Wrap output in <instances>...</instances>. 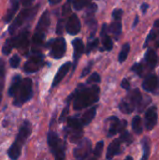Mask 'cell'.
I'll use <instances>...</instances> for the list:
<instances>
[{"mask_svg": "<svg viewBox=\"0 0 159 160\" xmlns=\"http://www.w3.org/2000/svg\"><path fill=\"white\" fill-rule=\"evenodd\" d=\"M100 36H101L102 44H103L104 49H105L106 51H111V50L112 49L113 43H112V40L111 37H110V36L108 35V33H107V24H103L102 29H101Z\"/></svg>", "mask_w": 159, "mask_h": 160, "instance_id": "ac0fdd59", "label": "cell"}, {"mask_svg": "<svg viewBox=\"0 0 159 160\" xmlns=\"http://www.w3.org/2000/svg\"><path fill=\"white\" fill-rule=\"evenodd\" d=\"M119 109L120 111L123 112V113H126V114H130L132 113V112L135 110V108L128 102L127 99H123L120 104H119Z\"/></svg>", "mask_w": 159, "mask_h": 160, "instance_id": "d4e9b609", "label": "cell"}, {"mask_svg": "<svg viewBox=\"0 0 159 160\" xmlns=\"http://www.w3.org/2000/svg\"><path fill=\"white\" fill-rule=\"evenodd\" d=\"M29 46V32L28 30H24L18 34L17 36L7 39L3 46V53L9 54L12 49L17 48L22 51H26Z\"/></svg>", "mask_w": 159, "mask_h": 160, "instance_id": "277c9868", "label": "cell"}, {"mask_svg": "<svg viewBox=\"0 0 159 160\" xmlns=\"http://www.w3.org/2000/svg\"><path fill=\"white\" fill-rule=\"evenodd\" d=\"M139 21H140V19H139V16H136V17H135V20H134V22H133V24H132V27H133V28L137 26V24H138Z\"/></svg>", "mask_w": 159, "mask_h": 160, "instance_id": "f6af8a7d", "label": "cell"}, {"mask_svg": "<svg viewBox=\"0 0 159 160\" xmlns=\"http://www.w3.org/2000/svg\"><path fill=\"white\" fill-rule=\"evenodd\" d=\"M97 45H98V39H95L91 42L88 43L87 45V49H86V53H90V52H92L94 49L97 48Z\"/></svg>", "mask_w": 159, "mask_h": 160, "instance_id": "8d00e7d4", "label": "cell"}, {"mask_svg": "<svg viewBox=\"0 0 159 160\" xmlns=\"http://www.w3.org/2000/svg\"><path fill=\"white\" fill-rule=\"evenodd\" d=\"M66 29L70 35H77L81 31V22L79 17L76 14H72L67 22Z\"/></svg>", "mask_w": 159, "mask_h": 160, "instance_id": "5bb4252c", "label": "cell"}, {"mask_svg": "<svg viewBox=\"0 0 159 160\" xmlns=\"http://www.w3.org/2000/svg\"><path fill=\"white\" fill-rule=\"evenodd\" d=\"M123 14H124V11L121 8H116L112 12V17H113V19L115 21H120L122 16H123Z\"/></svg>", "mask_w": 159, "mask_h": 160, "instance_id": "74e56055", "label": "cell"}, {"mask_svg": "<svg viewBox=\"0 0 159 160\" xmlns=\"http://www.w3.org/2000/svg\"><path fill=\"white\" fill-rule=\"evenodd\" d=\"M145 62H146V66L148 67L149 69H154L157 66V55L156 53V52L152 49H149L146 53H145Z\"/></svg>", "mask_w": 159, "mask_h": 160, "instance_id": "d6986e66", "label": "cell"}, {"mask_svg": "<svg viewBox=\"0 0 159 160\" xmlns=\"http://www.w3.org/2000/svg\"><path fill=\"white\" fill-rule=\"evenodd\" d=\"M131 71L135 72L139 76H142L143 75V71H144V67H143V65L142 63H136V64H134L132 66Z\"/></svg>", "mask_w": 159, "mask_h": 160, "instance_id": "1f68e13d", "label": "cell"}, {"mask_svg": "<svg viewBox=\"0 0 159 160\" xmlns=\"http://www.w3.org/2000/svg\"><path fill=\"white\" fill-rule=\"evenodd\" d=\"M132 129L134 132L138 135L142 133V119L139 115H136L133 120H132Z\"/></svg>", "mask_w": 159, "mask_h": 160, "instance_id": "484cf974", "label": "cell"}, {"mask_svg": "<svg viewBox=\"0 0 159 160\" xmlns=\"http://www.w3.org/2000/svg\"><path fill=\"white\" fill-rule=\"evenodd\" d=\"M30 134H31V126H30L29 122L25 121L23 123V125L22 126V128H20L19 133L15 139V142L12 143L9 150L7 151L8 157L11 159L19 158L20 155L22 153V148L23 144L25 143V142L28 139Z\"/></svg>", "mask_w": 159, "mask_h": 160, "instance_id": "3957f363", "label": "cell"}, {"mask_svg": "<svg viewBox=\"0 0 159 160\" xmlns=\"http://www.w3.org/2000/svg\"><path fill=\"white\" fill-rule=\"evenodd\" d=\"M92 152V142L89 139L82 140L77 147L74 149L73 155L77 159H85L87 158Z\"/></svg>", "mask_w": 159, "mask_h": 160, "instance_id": "9c48e42d", "label": "cell"}, {"mask_svg": "<svg viewBox=\"0 0 159 160\" xmlns=\"http://www.w3.org/2000/svg\"><path fill=\"white\" fill-rule=\"evenodd\" d=\"M97 82H100V76L98 73L95 72L87 80V83H97Z\"/></svg>", "mask_w": 159, "mask_h": 160, "instance_id": "d590c367", "label": "cell"}, {"mask_svg": "<svg viewBox=\"0 0 159 160\" xmlns=\"http://www.w3.org/2000/svg\"><path fill=\"white\" fill-rule=\"evenodd\" d=\"M96 113H97V107H93V108L89 109V110L82 115V117L80 118V121H81V124L82 125V127L87 126L88 124H90L91 121L95 118Z\"/></svg>", "mask_w": 159, "mask_h": 160, "instance_id": "44dd1931", "label": "cell"}, {"mask_svg": "<svg viewBox=\"0 0 159 160\" xmlns=\"http://www.w3.org/2000/svg\"><path fill=\"white\" fill-rule=\"evenodd\" d=\"M120 148H121V141H120V139L114 140L112 142H111V144L108 147L106 158L107 159H112L116 155H119L121 153V149Z\"/></svg>", "mask_w": 159, "mask_h": 160, "instance_id": "e0dca14e", "label": "cell"}, {"mask_svg": "<svg viewBox=\"0 0 159 160\" xmlns=\"http://www.w3.org/2000/svg\"><path fill=\"white\" fill-rule=\"evenodd\" d=\"M91 3V0H74L73 1V8L76 10H81L83 8L87 7Z\"/></svg>", "mask_w": 159, "mask_h": 160, "instance_id": "f546056e", "label": "cell"}, {"mask_svg": "<svg viewBox=\"0 0 159 160\" xmlns=\"http://www.w3.org/2000/svg\"><path fill=\"white\" fill-rule=\"evenodd\" d=\"M100 89L97 85H92L90 87H85L83 84H80L75 92L70 96L74 97L73 107L75 110H82L87 108L92 104L97 102L99 99Z\"/></svg>", "mask_w": 159, "mask_h": 160, "instance_id": "6da1fadb", "label": "cell"}, {"mask_svg": "<svg viewBox=\"0 0 159 160\" xmlns=\"http://www.w3.org/2000/svg\"><path fill=\"white\" fill-rule=\"evenodd\" d=\"M18 91H19V93H16L17 98L14 101V105L20 107L22 104H24L25 102H27L32 97V81H31V79L25 78L23 81H22L21 84L18 88Z\"/></svg>", "mask_w": 159, "mask_h": 160, "instance_id": "8992f818", "label": "cell"}, {"mask_svg": "<svg viewBox=\"0 0 159 160\" xmlns=\"http://www.w3.org/2000/svg\"><path fill=\"white\" fill-rule=\"evenodd\" d=\"M5 84V63L3 59H0V102L2 99V92Z\"/></svg>", "mask_w": 159, "mask_h": 160, "instance_id": "83f0119b", "label": "cell"}, {"mask_svg": "<svg viewBox=\"0 0 159 160\" xmlns=\"http://www.w3.org/2000/svg\"><path fill=\"white\" fill-rule=\"evenodd\" d=\"M126 158H127V159H131V160H133V158H132V157H127Z\"/></svg>", "mask_w": 159, "mask_h": 160, "instance_id": "c3c4849f", "label": "cell"}, {"mask_svg": "<svg viewBox=\"0 0 159 160\" xmlns=\"http://www.w3.org/2000/svg\"><path fill=\"white\" fill-rule=\"evenodd\" d=\"M72 45L74 48V63H73V69L76 68V65L80 59V57L82 56V54L84 52V45L82 39L80 38H76L72 41Z\"/></svg>", "mask_w": 159, "mask_h": 160, "instance_id": "9a60e30c", "label": "cell"}, {"mask_svg": "<svg viewBox=\"0 0 159 160\" xmlns=\"http://www.w3.org/2000/svg\"><path fill=\"white\" fill-rule=\"evenodd\" d=\"M129 52H130V45H129V43L124 44V46H123V48H122V50H121V52L119 53V57H118V60H119L120 63H123V62H125L127 60Z\"/></svg>", "mask_w": 159, "mask_h": 160, "instance_id": "f1b7e54d", "label": "cell"}, {"mask_svg": "<svg viewBox=\"0 0 159 160\" xmlns=\"http://www.w3.org/2000/svg\"><path fill=\"white\" fill-rule=\"evenodd\" d=\"M92 66H93V62H90V63L88 64V66H87L86 68H84V69H83V71H82V77H84V76H86V75H87V74L90 72Z\"/></svg>", "mask_w": 159, "mask_h": 160, "instance_id": "60d3db41", "label": "cell"}, {"mask_svg": "<svg viewBox=\"0 0 159 160\" xmlns=\"http://www.w3.org/2000/svg\"><path fill=\"white\" fill-rule=\"evenodd\" d=\"M49 25H50V12L45 11L41 15L38 21V23L36 27L34 36L32 38V52H38L40 47L43 44L45 33L47 32Z\"/></svg>", "mask_w": 159, "mask_h": 160, "instance_id": "7a4b0ae2", "label": "cell"}, {"mask_svg": "<svg viewBox=\"0 0 159 160\" xmlns=\"http://www.w3.org/2000/svg\"><path fill=\"white\" fill-rule=\"evenodd\" d=\"M109 121H111V126L109 128V132H108V137H112L115 134H117L118 132H122L125 130V128L127 126V122L126 120H122L120 121L117 117L115 116H112L108 119Z\"/></svg>", "mask_w": 159, "mask_h": 160, "instance_id": "4fadbf2b", "label": "cell"}, {"mask_svg": "<svg viewBox=\"0 0 159 160\" xmlns=\"http://www.w3.org/2000/svg\"><path fill=\"white\" fill-rule=\"evenodd\" d=\"M103 147H104V142H99L97 143V146L94 150V156L96 158H98L101 157L102 151H103Z\"/></svg>", "mask_w": 159, "mask_h": 160, "instance_id": "d6a6232c", "label": "cell"}, {"mask_svg": "<svg viewBox=\"0 0 159 160\" xmlns=\"http://www.w3.org/2000/svg\"><path fill=\"white\" fill-rule=\"evenodd\" d=\"M67 134H68V138L72 142H78L82 135H83V131L82 130V128H68V130H67Z\"/></svg>", "mask_w": 159, "mask_h": 160, "instance_id": "7402d4cb", "label": "cell"}, {"mask_svg": "<svg viewBox=\"0 0 159 160\" xmlns=\"http://www.w3.org/2000/svg\"><path fill=\"white\" fill-rule=\"evenodd\" d=\"M48 144L55 159L63 160L65 158V145L55 132L49 131Z\"/></svg>", "mask_w": 159, "mask_h": 160, "instance_id": "5b68a950", "label": "cell"}, {"mask_svg": "<svg viewBox=\"0 0 159 160\" xmlns=\"http://www.w3.org/2000/svg\"><path fill=\"white\" fill-rule=\"evenodd\" d=\"M97 8V6L96 4H91V6L88 7L87 12H86V17H87L86 19L87 20H92V18H93V16H94Z\"/></svg>", "mask_w": 159, "mask_h": 160, "instance_id": "836d02e7", "label": "cell"}, {"mask_svg": "<svg viewBox=\"0 0 159 160\" xmlns=\"http://www.w3.org/2000/svg\"><path fill=\"white\" fill-rule=\"evenodd\" d=\"M70 66H71V63H70V62H66L64 65H62V66L59 68V69H58V71H57V73H56V75H55V77H54V79H53L52 87H55L56 85H58V83L64 79V77H65V76L67 74V72L69 71Z\"/></svg>", "mask_w": 159, "mask_h": 160, "instance_id": "2e32d148", "label": "cell"}, {"mask_svg": "<svg viewBox=\"0 0 159 160\" xmlns=\"http://www.w3.org/2000/svg\"><path fill=\"white\" fill-rule=\"evenodd\" d=\"M35 0H21V3L24 6V7H29L32 5V3L34 2Z\"/></svg>", "mask_w": 159, "mask_h": 160, "instance_id": "b9f144b4", "label": "cell"}, {"mask_svg": "<svg viewBox=\"0 0 159 160\" xmlns=\"http://www.w3.org/2000/svg\"><path fill=\"white\" fill-rule=\"evenodd\" d=\"M154 25H155V27H159V19H157V20H156V21H155Z\"/></svg>", "mask_w": 159, "mask_h": 160, "instance_id": "7dc6e473", "label": "cell"}, {"mask_svg": "<svg viewBox=\"0 0 159 160\" xmlns=\"http://www.w3.org/2000/svg\"><path fill=\"white\" fill-rule=\"evenodd\" d=\"M142 88L146 92L159 94V78L156 74L148 75L142 82Z\"/></svg>", "mask_w": 159, "mask_h": 160, "instance_id": "7c38bea8", "label": "cell"}, {"mask_svg": "<svg viewBox=\"0 0 159 160\" xmlns=\"http://www.w3.org/2000/svg\"><path fill=\"white\" fill-rule=\"evenodd\" d=\"M157 108L156 106L150 107L146 112H145V116H144V124H145V128L148 131H151L157 124Z\"/></svg>", "mask_w": 159, "mask_h": 160, "instance_id": "8fae6325", "label": "cell"}, {"mask_svg": "<svg viewBox=\"0 0 159 160\" xmlns=\"http://www.w3.org/2000/svg\"><path fill=\"white\" fill-rule=\"evenodd\" d=\"M148 8H149V5H148L147 3H143V4H142V6H141V9H142V13H143V14H145V13H146V11H147Z\"/></svg>", "mask_w": 159, "mask_h": 160, "instance_id": "7bdbcfd3", "label": "cell"}, {"mask_svg": "<svg viewBox=\"0 0 159 160\" xmlns=\"http://www.w3.org/2000/svg\"><path fill=\"white\" fill-rule=\"evenodd\" d=\"M21 82H22V79H21V76L20 75H17L13 78L12 80V82H11V85L8 89V96L10 97H14L15 94L17 93L18 91V88L21 84Z\"/></svg>", "mask_w": 159, "mask_h": 160, "instance_id": "603a6c76", "label": "cell"}, {"mask_svg": "<svg viewBox=\"0 0 159 160\" xmlns=\"http://www.w3.org/2000/svg\"><path fill=\"white\" fill-rule=\"evenodd\" d=\"M61 1H62V0H49V2H50L51 5H56V4L60 3Z\"/></svg>", "mask_w": 159, "mask_h": 160, "instance_id": "bcb514c9", "label": "cell"}, {"mask_svg": "<svg viewBox=\"0 0 159 160\" xmlns=\"http://www.w3.org/2000/svg\"><path fill=\"white\" fill-rule=\"evenodd\" d=\"M121 87L122 88H124L125 90H130V82H129V81L127 80V79H124L123 81H122V82H121Z\"/></svg>", "mask_w": 159, "mask_h": 160, "instance_id": "ab89813d", "label": "cell"}, {"mask_svg": "<svg viewBox=\"0 0 159 160\" xmlns=\"http://www.w3.org/2000/svg\"><path fill=\"white\" fill-rule=\"evenodd\" d=\"M62 26H63V21H59V22H58V24H57V29H56L57 34H61V33H62V31H63Z\"/></svg>", "mask_w": 159, "mask_h": 160, "instance_id": "ee69618b", "label": "cell"}, {"mask_svg": "<svg viewBox=\"0 0 159 160\" xmlns=\"http://www.w3.org/2000/svg\"><path fill=\"white\" fill-rule=\"evenodd\" d=\"M51 56L55 58V59H59L62 58L66 52V49H67V44H66V40L63 38H58L55 39H52L51 42Z\"/></svg>", "mask_w": 159, "mask_h": 160, "instance_id": "30bf717a", "label": "cell"}, {"mask_svg": "<svg viewBox=\"0 0 159 160\" xmlns=\"http://www.w3.org/2000/svg\"><path fill=\"white\" fill-rule=\"evenodd\" d=\"M120 141L121 142H125L127 145H129L133 142V138L128 131H124L120 136Z\"/></svg>", "mask_w": 159, "mask_h": 160, "instance_id": "4dcf8cb0", "label": "cell"}, {"mask_svg": "<svg viewBox=\"0 0 159 160\" xmlns=\"http://www.w3.org/2000/svg\"><path fill=\"white\" fill-rule=\"evenodd\" d=\"M37 8H38V6H35L34 8H25V9L22 10L19 13V15L16 17V19L14 20L12 24L9 26V28H8L9 34H14L19 29V27H21L25 22H27L32 17H34L37 11Z\"/></svg>", "mask_w": 159, "mask_h": 160, "instance_id": "52a82bcc", "label": "cell"}, {"mask_svg": "<svg viewBox=\"0 0 159 160\" xmlns=\"http://www.w3.org/2000/svg\"><path fill=\"white\" fill-rule=\"evenodd\" d=\"M20 61H21L20 56H18V55H13V56L10 58V61H9L10 67H11V68H18V67H19V65H20Z\"/></svg>", "mask_w": 159, "mask_h": 160, "instance_id": "e575fe53", "label": "cell"}, {"mask_svg": "<svg viewBox=\"0 0 159 160\" xmlns=\"http://www.w3.org/2000/svg\"><path fill=\"white\" fill-rule=\"evenodd\" d=\"M157 46L159 48V38H158V40H157Z\"/></svg>", "mask_w": 159, "mask_h": 160, "instance_id": "681fc988", "label": "cell"}, {"mask_svg": "<svg viewBox=\"0 0 159 160\" xmlns=\"http://www.w3.org/2000/svg\"><path fill=\"white\" fill-rule=\"evenodd\" d=\"M109 31L112 34H113L115 38H118L119 36L122 33V23H121V22L120 21H115L114 22H112L109 27Z\"/></svg>", "mask_w": 159, "mask_h": 160, "instance_id": "cb8c5ba5", "label": "cell"}, {"mask_svg": "<svg viewBox=\"0 0 159 160\" xmlns=\"http://www.w3.org/2000/svg\"><path fill=\"white\" fill-rule=\"evenodd\" d=\"M142 148H143V156L142 159L146 160L150 157V141L147 137H144L142 141Z\"/></svg>", "mask_w": 159, "mask_h": 160, "instance_id": "4316f807", "label": "cell"}, {"mask_svg": "<svg viewBox=\"0 0 159 160\" xmlns=\"http://www.w3.org/2000/svg\"><path fill=\"white\" fill-rule=\"evenodd\" d=\"M18 8H19V1L18 0H10L9 8H8L7 14L5 16V22H8L12 20V18L14 17Z\"/></svg>", "mask_w": 159, "mask_h": 160, "instance_id": "ffe728a7", "label": "cell"}, {"mask_svg": "<svg viewBox=\"0 0 159 160\" xmlns=\"http://www.w3.org/2000/svg\"><path fill=\"white\" fill-rule=\"evenodd\" d=\"M157 34L154 30H152V31L149 33V36L147 37V38H146V40H145V43H144L143 47H144V48H146L147 44H148L151 40H155V39H156V38H157Z\"/></svg>", "mask_w": 159, "mask_h": 160, "instance_id": "f35d334b", "label": "cell"}, {"mask_svg": "<svg viewBox=\"0 0 159 160\" xmlns=\"http://www.w3.org/2000/svg\"><path fill=\"white\" fill-rule=\"evenodd\" d=\"M44 57L42 54H38L37 52L31 56L26 63L24 64L23 69L26 73H34L38 71L44 66Z\"/></svg>", "mask_w": 159, "mask_h": 160, "instance_id": "ba28073f", "label": "cell"}]
</instances>
